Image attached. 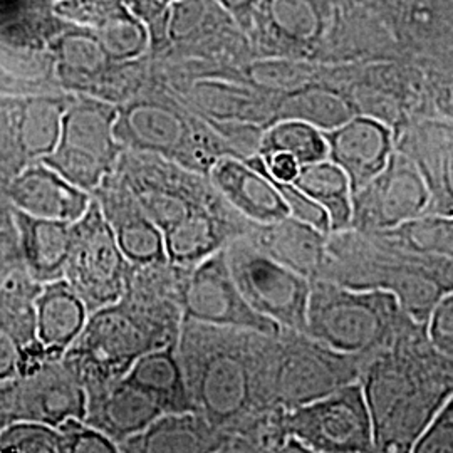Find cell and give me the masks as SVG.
Masks as SVG:
<instances>
[{
  "instance_id": "41",
  "label": "cell",
  "mask_w": 453,
  "mask_h": 453,
  "mask_svg": "<svg viewBox=\"0 0 453 453\" xmlns=\"http://www.w3.org/2000/svg\"><path fill=\"white\" fill-rule=\"evenodd\" d=\"M257 157H259L260 165L265 170V173L275 181H282V183H292V180L297 177V173L303 166L288 153H273L267 157H260V155Z\"/></svg>"
},
{
  "instance_id": "31",
  "label": "cell",
  "mask_w": 453,
  "mask_h": 453,
  "mask_svg": "<svg viewBox=\"0 0 453 453\" xmlns=\"http://www.w3.org/2000/svg\"><path fill=\"white\" fill-rule=\"evenodd\" d=\"M288 153L301 165L327 158V142L324 131L303 119L286 118L274 123L260 136L257 155Z\"/></svg>"
},
{
  "instance_id": "20",
  "label": "cell",
  "mask_w": 453,
  "mask_h": 453,
  "mask_svg": "<svg viewBox=\"0 0 453 453\" xmlns=\"http://www.w3.org/2000/svg\"><path fill=\"white\" fill-rule=\"evenodd\" d=\"M7 195L16 211L65 222H76L93 200V195L41 160L27 163L11 180Z\"/></svg>"
},
{
  "instance_id": "28",
  "label": "cell",
  "mask_w": 453,
  "mask_h": 453,
  "mask_svg": "<svg viewBox=\"0 0 453 453\" xmlns=\"http://www.w3.org/2000/svg\"><path fill=\"white\" fill-rule=\"evenodd\" d=\"M301 192L318 202L327 211L331 234L351 228L353 224V192L351 183L340 166L329 158L303 165L292 180Z\"/></svg>"
},
{
  "instance_id": "37",
  "label": "cell",
  "mask_w": 453,
  "mask_h": 453,
  "mask_svg": "<svg viewBox=\"0 0 453 453\" xmlns=\"http://www.w3.org/2000/svg\"><path fill=\"white\" fill-rule=\"evenodd\" d=\"M410 450L417 453L453 452V393L438 406Z\"/></svg>"
},
{
  "instance_id": "34",
  "label": "cell",
  "mask_w": 453,
  "mask_h": 453,
  "mask_svg": "<svg viewBox=\"0 0 453 453\" xmlns=\"http://www.w3.org/2000/svg\"><path fill=\"white\" fill-rule=\"evenodd\" d=\"M0 452L65 453L59 428L37 421H16L0 432Z\"/></svg>"
},
{
  "instance_id": "23",
  "label": "cell",
  "mask_w": 453,
  "mask_h": 453,
  "mask_svg": "<svg viewBox=\"0 0 453 453\" xmlns=\"http://www.w3.org/2000/svg\"><path fill=\"white\" fill-rule=\"evenodd\" d=\"M163 413L145 389L125 376L110 388L88 396L84 421L119 445L142 434Z\"/></svg>"
},
{
  "instance_id": "38",
  "label": "cell",
  "mask_w": 453,
  "mask_h": 453,
  "mask_svg": "<svg viewBox=\"0 0 453 453\" xmlns=\"http://www.w3.org/2000/svg\"><path fill=\"white\" fill-rule=\"evenodd\" d=\"M425 323L430 346L440 357L453 361V289L438 299Z\"/></svg>"
},
{
  "instance_id": "7",
  "label": "cell",
  "mask_w": 453,
  "mask_h": 453,
  "mask_svg": "<svg viewBox=\"0 0 453 453\" xmlns=\"http://www.w3.org/2000/svg\"><path fill=\"white\" fill-rule=\"evenodd\" d=\"M116 118L118 111L108 103L89 97L73 101L65 108L58 145L41 162L93 194L123 153L114 134Z\"/></svg>"
},
{
  "instance_id": "12",
  "label": "cell",
  "mask_w": 453,
  "mask_h": 453,
  "mask_svg": "<svg viewBox=\"0 0 453 453\" xmlns=\"http://www.w3.org/2000/svg\"><path fill=\"white\" fill-rule=\"evenodd\" d=\"M0 396L11 421H37L59 426L86 417L88 393L63 359H46L37 368L0 380Z\"/></svg>"
},
{
  "instance_id": "46",
  "label": "cell",
  "mask_w": 453,
  "mask_h": 453,
  "mask_svg": "<svg viewBox=\"0 0 453 453\" xmlns=\"http://www.w3.org/2000/svg\"><path fill=\"white\" fill-rule=\"evenodd\" d=\"M54 2H56V4H58V2H61V0H54Z\"/></svg>"
},
{
  "instance_id": "6",
  "label": "cell",
  "mask_w": 453,
  "mask_h": 453,
  "mask_svg": "<svg viewBox=\"0 0 453 453\" xmlns=\"http://www.w3.org/2000/svg\"><path fill=\"white\" fill-rule=\"evenodd\" d=\"M114 172L128 185L148 217L165 232L192 211L226 205L209 175L160 155L123 150Z\"/></svg>"
},
{
  "instance_id": "43",
  "label": "cell",
  "mask_w": 453,
  "mask_h": 453,
  "mask_svg": "<svg viewBox=\"0 0 453 453\" xmlns=\"http://www.w3.org/2000/svg\"><path fill=\"white\" fill-rule=\"evenodd\" d=\"M9 180L4 179L0 175V228H7V226H14V219H12V205L7 195L9 188Z\"/></svg>"
},
{
  "instance_id": "3",
  "label": "cell",
  "mask_w": 453,
  "mask_h": 453,
  "mask_svg": "<svg viewBox=\"0 0 453 453\" xmlns=\"http://www.w3.org/2000/svg\"><path fill=\"white\" fill-rule=\"evenodd\" d=\"M365 395L372 413L376 449L410 450L438 406L453 393L434 380H425L418 365L388 357L374 363Z\"/></svg>"
},
{
  "instance_id": "30",
  "label": "cell",
  "mask_w": 453,
  "mask_h": 453,
  "mask_svg": "<svg viewBox=\"0 0 453 453\" xmlns=\"http://www.w3.org/2000/svg\"><path fill=\"white\" fill-rule=\"evenodd\" d=\"M374 237L393 247L453 260V217L420 215L395 228L374 232Z\"/></svg>"
},
{
  "instance_id": "10",
  "label": "cell",
  "mask_w": 453,
  "mask_h": 453,
  "mask_svg": "<svg viewBox=\"0 0 453 453\" xmlns=\"http://www.w3.org/2000/svg\"><path fill=\"white\" fill-rule=\"evenodd\" d=\"M357 359L304 333L280 329L275 348V403L282 410H292L357 381Z\"/></svg>"
},
{
  "instance_id": "19",
  "label": "cell",
  "mask_w": 453,
  "mask_h": 453,
  "mask_svg": "<svg viewBox=\"0 0 453 453\" xmlns=\"http://www.w3.org/2000/svg\"><path fill=\"white\" fill-rule=\"evenodd\" d=\"M324 136L327 158L346 173L353 195L376 179L395 153L388 127L370 116H351Z\"/></svg>"
},
{
  "instance_id": "44",
  "label": "cell",
  "mask_w": 453,
  "mask_h": 453,
  "mask_svg": "<svg viewBox=\"0 0 453 453\" xmlns=\"http://www.w3.org/2000/svg\"><path fill=\"white\" fill-rule=\"evenodd\" d=\"M222 4H226L228 9L232 11H239V12H245L247 9H250V5L256 2V0H219Z\"/></svg>"
},
{
  "instance_id": "1",
  "label": "cell",
  "mask_w": 453,
  "mask_h": 453,
  "mask_svg": "<svg viewBox=\"0 0 453 453\" xmlns=\"http://www.w3.org/2000/svg\"><path fill=\"white\" fill-rule=\"evenodd\" d=\"M277 334L181 323L177 353L194 411L228 438V452L280 450L286 432L274 396Z\"/></svg>"
},
{
  "instance_id": "36",
  "label": "cell",
  "mask_w": 453,
  "mask_h": 453,
  "mask_svg": "<svg viewBox=\"0 0 453 453\" xmlns=\"http://www.w3.org/2000/svg\"><path fill=\"white\" fill-rule=\"evenodd\" d=\"M130 0H61L56 12L76 26L97 29L111 17L128 9Z\"/></svg>"
},
{
  "instance_id": "15",
  "label": "cell",
  "mask_w": 453,
  "mask_h": 453,
  "mask_svg": "<svg viewBox=\"0 0 453 453\" xmlns=\"http://www.w3.org/2000/svg\"><path fill=\"white\" fill-rule=\"evenodd\" d=\"M192 267L168 259L130 264L119 301L158 336L165 346L177 344L183 323V292Z\"/></svg>"
},
{
  "instance_id": "26",
  "label": "cell",
  "mask_w": 453,
  "mask_h": 453,
  "mask_svg": "<svg viewBox=\"0 0 453 453\" xmlns=\"http://www.w3.org/2000/svg\"><path fill=\"white\" fill-rule=\"evenodd\" d=\"M89 311L78 292L63 279L42 284L35 299L37 336L48 359H61L80 336Z\"/></svg>"
},
{
  "instance_id": "14",
  "label": "cell",
  "mask_w": 453,
  "mask_h": 453,
  "mask_svg": "<svg viewBox=\"0 0 453 453\" xmlns=\"http://www.w3.org/2000/svg\"><path fill=\"white\" fill-rule=\"evenodd\" d=\"M428 205V188L417 166L393 153L387 168L353 195V224L363 232H380L420 217Z\"/></svg>"
},
{
  "instance_id": "11",
  "label": "cell",
  "mask_w": 453,
  "mask_h": 453,
  "mask_svg": "<svg viewBox=\"0 0 453 453\" xmlns=\"http://www.w3.org/2000/svg\"><path fill=\"white\" fill-rule=\"evenodd\" d=\"M130 260L116 242L113 230L93 198L73 222V241L65 279L89 312L116 303L125 291Z\"/></svg>"
},
{
  "instance_id": "5",
  "label": "cell",
  "mask_w": 453,
  "mask_h": 453,
  "mask_svg": "<svg viewBox=\"0 0 453 453\" xmlns=\"http://www.w3.org/2000/svg\"><path fill=\"white\" fill-rule=\"evenodd\" d=\"M114 134L123 150L160 155L203 175L217 160L230 157L217 131L195 125L158 101H136L118 111Z\"/></svg>"
},
{
  "instance_id": "45",
  "label": "cell",
  "mask_w": 453,
  "mask_h": 453,
  "mask_svg": "<svg viewBox=\"0 0 453 453\" xmlns=\"http://www.w3.org/2000/svg\"><path fill=\"white\" fill-rule=\"evenodd\" d=\"M11 423H12V421H11V417H9V413H7V408L4 405L2 396H0V432L5 430Z\"/></svg>"
},
{
  "instance_id": "2",
  "label": "cell",
  "mask_w": 453,
  "mask_h": 453,
  "mask_svg": "<svg viewBox=\"0 0 453 453\" xmlns=\"http://www.w3.org/2000/svg\"><path fill=\"white\" fill-rule=\"evenodd\" d=\"M405 314L396 296L385 289L312 279L304 334L342 355L366 357L395 340Z\"/></svg>"
},
{
  "instance_id": "13",
  "label": "cell",
  "mask_w": 453,
  "mask_h": 453,
  "mask_svg": "<svg viewBox=\"0 0 453 453\" xmlns=\"http://www.w3.org/2000/svg\"><path fill=\"white\" fill-rule=\"evenodd\" d=\"M183 318L196 323L279 334L280 327L245 301L230 274L224 249L192 267L183 292Z\"/></svg>"
},
{
  "instance_id": "40",
  "label": "cell",
  "mask_w": 453,
  "mask_h": 453,
  "mask_svg": "<svg viewBox=\"0 0 453 453\" xmlns=\"http://www.w3.org/2000/svg\"><path fill=\"white\" fill-rule=\"evenodd\" d=\"M275 185L282 195L291 217L304 222V224H309V226H316L318 230H321L324 234H331V224H329L327 211H324L318 202H314L311 196H308L304 192H301L292 183L275 181Z\"/></svg>"
},
{
  "instance_id": "17",
  "label": "cell",
  "mask_w": 453,
  "mask_h": 453,
  "mask_svg": "<svg viewBox=\"0 0 453 453\" xmlns=\"http://www.w3.org/2000/svg\"><path fill=\"white\" fill-rule=\"evenodd\" d=\"M91 195L130 264L166 259L162 230L148 217L128 185L114 170Z\"/></svg>"
},
{
  "instance_id": "32",
  "label": "cell",
  "mask_w": 453,
  "mask_h": 453,
  "mask_svg": "<svg viewBox=\"0 0 453 453\" xmlns=\"http://www.w3.org/2000/svg\"><path fill=\"white\" fill-rule=\"evenodd\" d=\"M99 44L110 61H130L145 52L150 33L145 24L128 9L95 29Z\"/></svg>"
},
{
  "instance_id": "22",
  "label": "cell",
  "mask_w": 453,
  "mask_h": 453,
  "mask_svg": "<svg viewBox=\"0 0 453 453\" xmlns=\"http://www.w3.org/2000/svg\"><path fill=\"white\" fill-rule=\"evenodd\" d=\"M243 235L264 254L309 280L323 273L329 234L316 226L288 215L271 224H250Z\"/></svg>"
},
{
  "instance_id": "8",
  "label": "cell",
  "mask_w": 453,
  "mask_h": 453,
  "mask_svg": "<svg viewBox=\"0 0 453 453\" xmlns=\"http://www.w3.org/2000/svg\"><path fill=\"white\" fill-rule=\"evenodd\" d=\"M284 432L306 452L357 453L376 450L372 413L363 383L351 381L306 405L286 410Z\"/></svg>"
},
{
  "instance_id": "39",
  "label": "cell",
  "mask_w": 453,
  "mask_h": 453,
  "mask_svg": "<svg viewBox=\"0 0 453 453\" xmlns=\"http://www.w3.org/2000/svg\"><path fill=\"white\" fill-rule=\"evenodd\" d=\"M58 428L65 438V453L119 452L111 438L106 437L81 418H69Z\"/></svg>"
},
{
  "instance_id": "35",
  "label": "cell",
  "mask_w": 453,
  "mask_h": 453,
  "mask_svg": "<svg viewBox=\"0 0 453 453\" xmlns=\"http://www.w3.org/2000/svg\"><path fill=\"white\" fill-rule=\"evenodd\" d=\"M61 63L69 71L82 76H93L99 73L110 58L95 35H69L59 48Z\"/></svg>"
},
{
  "instance_id": "48",
  "label": "cell",
  "mask_w": 453,
  "mask_h": 453,
  "mask_svg": "<svg viewBox=\"0 0 453 453\" xmlns=\"http://www.w3.org/2000/svg\"><path fill=\"white\" fill-rule=\"evenodd\" d=\"M452 217H453V207H452Z\"/></svg>"
},
{
  "instance_id": "24",
  "label": "cell",
  "mask_w": 453,
  "mask_h": 453,
  "mask_svg": "<svg viewBox=\"0 0 453 453\" xmlns=\"http://www.w3.org/2000/svg\"><path fill=\"white\" fill-rule=\"evenodd\" d=\"M125 453L228 452V438L196 411L163 413L146 430L118 445Z\"/></svg>"
},
{
  "instance_id": "21",
  "label": "cell",
  "mask_w": 453,
  "mask_h": 453,
  "mask_svg": "<svg viewBox=\"0 0 453 453\" xmlns=\"http://www.w3.org/2000/svg\"><path fill=\"white\" fill-rule=\"evenodd\" d=\"M252 222L228 203L195 211L163 232L166 259L183 267H195L243 235Z\"/></svg>"
},
{
  "instance_id": "18",
  "label": "cell",
  "mask_w": 453,
  "mask_h": 453,
  "mask_svg": "<svg viewBox=\"0 0 453 453\" xmlns=\"http://www.w3.org/2000/svg\"><path fill=\"white\" fill-rule=\"evenodd\" d=\"M209 179L226 203L252 224H271L289 215L282 195L262 168L257 153L245 160L222 157L213 163Z\"/></svg>"
},
{
  "instance_id": "42",
  "label": "cell",
  "mask_w": 453,
  "mask_h": 453,
  "mask_svg": "<svg viewBox=\"0 0 453 453\" xmlns=\"http://www.w3.org/2000/svg\"><path fill=\"white\" fill-rule=\"evenodd\" d=\"M22 265L14 226L0 228V282Z\"/></svg>"
},
{
  "instance_id": "25",
  "label": "cell",
  "mask_w": 453,
  "mask_h": 453,
  "mask_svg": "<svg viewBox=\"0 0 453 453\" xmlns=\"http://www.w3.org/2000/svg\"><path fill=\"white\" fill-rule=\"evenodd\" d=\"M22 267L35 282L65 277L73 241V222L41 219L12 209Z\"/></svg>"
},
{
  "instance_id": "33",
  "label": "cell",
  "mask_w": 453,
  "mask_h": 453,
  "mask_svg": "<svg viewBox=\"0 0 453 453\" xmlns=\"http://www.w3.org/2000/svg\"><path fill=\"white\" fill-rule=\"evenodd\" d=\"M286 118L303 119L318 127L319 130L327 131L348 121L351 114L348 111V104L341 101L340 97L326 93H309L292 97L284 104L280 119Z\"/></svg>"
},
{
  "instance_id": "27",
  "label": "cell",
  "mask_w": 453,
  "mask_h": 453,
  "mask_svg": "<svg viewBox=\"0 0 453 453\" xmlns=\"http://www.w3.org/2000/svg\"><path fill=\"white\" fill-rule=\"evenodd\" d=\"M125 376L140 388L145 389L162 406L165 413L194 410L183 368L180 365L177 344L153 349L138 357Z\"/></svg>"
},
{
  "instance_id": "9",
  "label": "cell",
  "mask_w": 453,
  "mask_h": 453,
  "mask_svg": "<svg viewBox=\"0 0 453 453\" xmlns=\"http://www.w3.org/2000/svg\"><path fill=\"white\" fill-rule=\"evenodd\" d=\"M226 264L245 301L280 329L304 333L311 280L269 257L245 235L224 247Z\"/></svg>"
},
{
  "instance_id": "47",
  "label": "cell",
  "mask_w": 453,
  "mask_h": 453,
  "mask_svg": "<svg viewBox=\"0 0 453 453\" xmlns=\"http://www.w3.org/2000/svg\"><path fill=\"white\" fill-rule=\"evenodd\" d=\"M165 2H170V0H165Z\"/></svg>"
},
{
  "instance_id": "16",
  "label": "cell",
  "mask_w": 453,
  "mask_h": 453,
  "mask_svg": "<svg viewBox=\"0 0 453 453\" xmlns=\"http://www.w3.org/2000/svg\"><path fill=\"white\" fill-rule=\"evenodd\" d=\"M42 284L20 265L0 282V380L31 372L48 357L37 336L35 299Z\"/></svg>"
},
{
  "instance_id": "29",
  "label": "cell",
  "mask_w": 453,
  "mask_h": 453,
  "mask_svg": "<svg viewBox=\"0 0 453 453\" xmlns=\"http://www.w3.org/2000/svg\"><path fill=\"white\" fill-rule=\"evenodd\" d=\"M65 104L54 97H34L17 114L16 142L26 162L48 157L58 145Z\"/></svg>"
},
{
  "instance_id": "4",
  "label": "cell",
  "mask_w": 453,
  "mask_h": 453,
  "mask_svg": "<svg viewBox=\"0 0 453 453\" xmlns=\"http://www.w3.org/2000/svg\"><path fill=\"white\" fill-rule=\"evenodd\" d=\"M160 348L165 344L158 336L118 299L89 312L61 359L91 396L125 378L138 357Z\"/></svg>"
}]
</instances>
